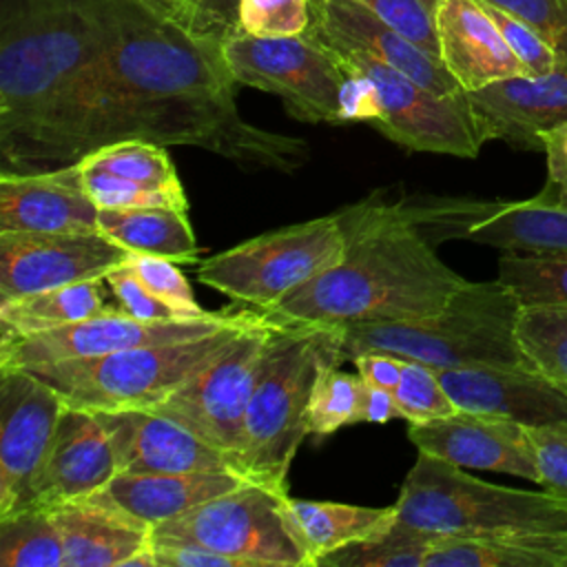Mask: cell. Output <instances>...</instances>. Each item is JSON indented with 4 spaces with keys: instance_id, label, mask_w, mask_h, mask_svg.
Returning <instances> with one entry per match:
<instances>
[{
    "instance_id": "obj_1",
    "label": "cell",
    "mask_w": 567,
    "mask_h": 567,
    "mask_svg": "<svg viewBox=\"0 0 567 567\" xmlns=\"http://www.w3.org/2000/svg\"><path fill=\"white\" fill-rule=\"evenodd\" d=\"M104 51L109 104L97 146L142 140L197 146L246 171L292 173L308 148L299 137L248 124L221 42L140 0H80Z\"/></svg>"
},
{
    "instance_id": "obj_2",
    "label": "cell",
    "mask_w": 567,
    "mask_h": 567,
    "mask_svg": "<svg viewBox=\"0 0 567 567\" xmlns=\"http://www.w3.org/2000/svg\"><path fill=\"white\" fill-rule=\"evenodd\" d=\"M109 104L100 33L80 0L0 2L2 173L82 162Z\"/></svg>"
},
{
    "instance_id": "obj_3",
    "label": "cell",
    "mask_w": 567,
    "mask_h": 567,
    "mask_svg": "<svg viewBox=\"0 0 567 567\" xmlns=\"http://www.w3.org/2000/svg\"><path fill=\"white\" fill-rule=\"evenodd\" d=\"M343 257L261 310L272 326L419 321L443 310L465 279L377 193L339 210Z\"/></svg>"
},
{
    "instance_id": "obj_4",
    "label": "cell",
    "mask_w": 567,
    "mask_h": 567,
    "mask_svg": "<svg viewBox=\"0 0 567 567\" xmlns=\"http://www.w3.org/2000/svg\"><path fill=\"white\" fill-rule=\"evenodd\" d=\"M332 361L343 363L341 328L272 326L241 423L235 472L244 481L288 492L292 458L308 434L310 392L321 368Z\"/></svg>"
},
{
    "instance_id": "obj_5",
    "label": "cell",
    "mask_w": 567,
    "mask_h": 567,
    "mask_svg": "<svg viewBox=\"0 0 567 567\" xmlns=\"http://www.w3.org/2000/svg\"><path fill=\"white\" fill-rule=\"evenodd\" d=\"M520 301L498 277L467 281L454 290L443 310L419 321L352 323L341 328V359L361 352H388L436 370L501 365L529 368L516 341Z\"/></svg>"
},
{
    "instance_id": "obj_6",
    "label": "cell",
    "mask_w": 567,
    "mask_h": 567,
    "mask_svg": "<svg viewBox=\"0 0 567 567\" xmlns=\"http://www.w3.org/2000/svg\"><path fill=\"white\" fill-rule=\"evenodd\" d=\"M394 509L401 520L441 536L567 529V503L554 494L487 483L425 452L405 474Z\"/></svg>"
},
{
    "instance_id": "obj_7",
    "label": "cell",
    "mask_w": 567,
    "mask_h": 567,
    "mask_svg": "<svg viewBox=\"0 0 567 567\" xmlns=\"http://www.w3.org/2000/svg\"><path fill=\"white\" fill-rule=\"evenodd\" d=\"M257 312L221 330L168 341L137 346L104 357L66 359L24 368L53 385L71 408L89 412L155 410L184 381L219 357Z\"/></svg>"
},
{
    "instance_id": "obj_8",
    "label": "cell",
    "mask_w": 567,
    "mask_h": 567,
    "mask_svg": "<svg viewBox=\"0 0 567 567\" xmlns=\"http://www.w3.org/2000/svg\"><path fill=\"white\" fill-rule=\"evenodd\" d=\"M346 252L339 213L268 230L199 264L197 281L261 310L332 268Z\"/></svg>"
},
{
    "instance_id": "obj_9",
    "label": "cell",
    "mask_w": 567,
    "mask_h": 567,
    "mask_svg": "<svg viewBox=\"0 0 567 567\" xmlns=\"http://www.w3.org/2000/svg\"><path fill=\"white\" fill-rule=\"evenodd\" d=\"M226 64L239 86L277 95L286 111L308 124H348L350 71L306 33L259 38L239 31L221 42Z\"/></svg>"
},
{
    "instance_id": "obj_10",
    "label": "cell",
    "mask_w": 567,
    "mask_h": 567,
    "mask_svg": "<svg viewBox=\"0 0 567 567\" xmlns=\"http://www.w3.org/2000/svg\"><path fill=\"white\" fill-rule=\"evenodd\" d=\"M390 210L410 224L430 246L467 239L501 252L567 257V210L545 206L534 197L523 202L403 195L388 202Z\"/></svg>"
},
{
    "instance_id": "obj_11",
    "label": "cell",
    "mask_w": 567,
    "mask_h": 567,
    "mask_svg": "<svg viewBox=\"0 0 567 567\" xmlns=\"http://www.w3.org/2000/svg\"><path fill=\"white\" fill-rule=\"evenodd\" d=\"M286 496L288 492L244 481L239 487L155 525L153 538L190 540L237 558L244 567H306V556L284 516Z\"/></svg>"
},
{
    "instance_id": "obj_12",
    "label": "cell",
    "mask_w": 567,
    "mask_h": 567,
    "mask_svg": "<svg viewBox=\"0 0 567 567\" xmlns=\"http://www.w3.org/2000/svg\"><path fill=\"white\" fill-rule=\"evenodd\" d=\"M346 66L365 75L381 104L372 126L408 151L476 157L485 137L467 93L439 95L359 49L328 47Z\"/></svg>"
},
{
    "instance_id": "obj_13",
    "label": "cell",
    "mask_w": 567,
    "mask_h": 567,
    "mask_svg": "<svg viewBox=\"0 0 567 567\" xmlns=\"http://www.w3.org/2000/svg\"><path fill=\"white\" fill-rule=\"evenodd\" d=\"M272 334L261 312L204 370L184 381L155 410L217 447L235 472L241 423Z\"/></svg>"
},
{
    "instance_id": "obj_14",
    "label": "cell",
    "mask_w": 567,
    "mask_h": 567,
    "mask_svg": "<svg viewBox=\"0 0 567 567\" xmlns=\"http://www.w3.org/2000/svg\"><path fill=\"white\" fill-rule=\"evenodd\" d=\"M248 312H208L177 321H144L122 308L106 306L86 319L27 337L0 339V368H33L66 359L104 357L137 346L202 337L237 323Z\"/></svg>"
},
{
    "instance_id": "obj_15",
    "label": "cell",
    "mask_w": 567,
    "mask_h": 567,
    "mask_svg": "<svg viewBox=\"0 0 567 567\" xmlns=\"http://www.w3.org/2000/svg\"><path fill=\"white\" fill-rule=\"evenodd\" d=\"M131 252L100 230H0V303L60 286L102 281Z\"/></svg>"
},
{
    "instance_id": "obj_16",
    "label": "cell",
    "mask_w": 567,
    "mask_h": 567,
    "mask_svg": "<svg viewBox=\"0 0 567 567\" xmlns=\"http://www.w3.org/2000/svg\"><path fill=\"white\" fill-rule=\"evenodd\" d=\"M64 408L60 392L31 370L0 368V518L31 507Z\"/></svg>"
},
{
    "instance_id": "obj_17",
    "label": "cell",
    "mask_w": 567,
    "mask_h": 567,
    "mask_svg": "<svg viewBox=\"0 0 567 567\" xmlns=\"http://www.w3.org/2000/svg\"><path fill=\"white\" fill-rule=\"evenodd\" d=\"M408 439L419 452L458 467L512 474L536 483V461L527 427L496 414L456 410L423 423H410Z\"/></svg>"
},
{
    "instance_id": "obj_18",
    "label": "cell",
    "mask_w": 567,
    "mask_h": 567,
    "mask_svg": "<svg viewBox=\"0 0 567 567\" xmlns=\"http://www.w3.org/2000/svg\"><path fill=\"white\" fill-rule=\"evenodd\" d=\"M310 24L303 31L323 47L359 49L439 93H461V84L445 64L385 24L357 0H308Z\"/></svg>"
},
{
    "instance_id": "obj_19",
    "label": "cell",
    "mask_w": 567,
    "mask_h": 567,
    "mask_svg": "<svg viewBox=\"0 0 567 567\" xmlns=\"http://www.w3.org/2000/svg\"><path fill=\"white\" fill-rule=\"evenodd\" d=\"M95 414L111 439L117 472H233L228 458L217 447L157 410Z\"/></svg>"
},
{
    "instance_id": "obj_20",
    "label": "cell",
    "mask_w": 567,
    "mask_h": 567,
    "mask_svg": "<svg viewBox=\"0 0 567 567\" xmlns=\"http://www.w3.org/2000/svg\"><path fill=\"white\" fill-rule=\"evenodd\" d=\"M64 567H155L153 525L97 492L51 507Z\"/></svg>"
},
{
    "instance_id": "obj_21",
    "label": "cell",
    "mask_w": 567,
    "mask_h": 567,
    "mask_svg": "<svg viewBox=\"0 0 567 567\" xmlns=\"http://www.w3.org/2000/svg\"><path fill=\"white\" fill-rule=\"evenodd\" d=\"M439 377L458 410L505 416L525 427L567 423V383L534 368H452Z\"/></svg>"
},
{
    "instance_id": "obj_22",
    "label": "cell",
    "mask_w": 567,
    "mask_h": 567,
    "mask_svg": "<svg viewBox=\"0 0 567 567\" xmlns=\"http://www.w3.org/2000/svg\"><path fill=\"white\" fill-rule=\"evenodd\" d=\"M485 142L543 151L540 135L567 122V64L545 75H514L465 91Z\"/></svg>"
},
{
    "instance_id": "obj_23",
    "label": "cell",
    "mask_w": 567,
    "mask_h": 567,
    "mask_svg": "<svg viewBox=\"0 0 567 567\" xmlns=\"http://www.w3.org/2000/svg\"><path fill=\"white\" fill-rule=\"evenodd\" d=\"M115 474V452L97 414L66 405L33 481L29 509H51L97 494Z\"/></svg>"
},
{
    "instance_id": "obj_24",
    "label": "cell",
    "mask_w": 567,
    "mask_h": 567,
    "mask_svg": "<svg viewBox=\"0 0 567 567\" xmlns=\"http://www.w3.org/2000/svg\"><path fill=\"white\" fill-rule=\"evenodd\" d=\"M80 162L42 173L0 171V230H100Z\"/></svg>"
},
{
    "instance_id": "obj_25",
    "label": "cell",
    "mask_w": 567,
    "mask_h": 567,
    "mask_svg": "<svg viewBox=\"0 0 567 567\" xmlns=\"http://www.w3.org/2000/svg\"><path fill=\"white\" fill-rule=\"evenodd\" d=\"M434 22L441 62L463 91L529 75L481 0H439Z\"/></svg>"
},
{
    "instance_id": "obj_26",
    "label": "cell",
    "mask_w": 567,
    "mask_h": 567,
    "mask_svg": "<svg viewBox=\"0 0 567 567\" xmlns=\"http://www.w3.org/2000/svg\"><path fill=\"white\" fill-rule=\"evenodd\" d=\"M241 483L244 478L235 472H117L100 492L155 527L239 487Z\"/></svg>"
},
{
    "instance_id": "obj_27",
    "label": "cell",
    "mask_w": 567,
    "mask_h": 567,
    "mask_svg": "<svg viewBox=\"0 0 567 567\" xmlns=\"http://www.w3.org/2000/svg\"><path fill=\"white\" fill-rule=\"evenodd\" d=\"M284 516L295 543L306 556V567H319L328 554L383 534L396 520V509L394 505L361 507L286 496Z\"/></svg>"
},
{
    "instance_id": "obj_28",
    "label": "cell",
    "mask_w": 567,
    "mask_h": 567,
    "mask_svg": "<svg viewBox=\"0 0 567 567\" xmlns=\"http://www.w3.org/2000/svg\"><path fill=\"white\" fill-rule=\"evenodd\" d=\"M425 567H567V529L441 536Z\"/></svg>"
},
{
    "instance_id": "obj_29",
    "label": "cell",
    "mask_w": 567,
    "mask_h": 567,
    "mask_svg": "<svg viewBox=\"0 0 567 567\" xmlns=\"http://www.w3.org/2000/svg\"><path fill=\"white\" fill-rule=\"evenodd\" d=\"M186 213L166 206L100 208L97 228L128 252L197 264L199 244Z\"/></svg>"
},
{
    "instance_id": "obj_30",
    "label": "cell",
    "mask_w": 567,
    "mask_h": 567,
    "mask_svg": "<svg viewBox=\"0 0 567 567\" xmlns=\"http://www.w3.org/2000/svg\"><path fill=\"white\" fill-rule=\"evenodd\" d=\"M102 281H82L22 295L0 303V339L47 332L106 308Z\"/></svg>"
},
{
    "instance_id": "obj_31",
    "label": "cell",
    "mask_w": 567,
    "mask_h": 567,
    "mask_svg": "<svg viewBox=\"0 0 567 567\" xmlns=\"http://www.w3.org/2000/svg\"><path fill=\"white\" fill-rule=\"evenodd\" d=\"M516 341L529 368L567 383V301L520 303Z\"/></svg>"
},
{
    "instance_id": "obj_32",
    "label": "cell",
    "mask_w": 567,
    "mask_h": 567,
    "mask_svg": "<svg viewBox=\"0 0 567 567\" xmlns=\"http://www.w3.org/2000/svg\"><path fill=\"white\" fill-rule=\"evenodd\" d=\"M439 538L441 534L419 529L396 516L383 534L328 554L319 567H425V558Z\"/></svg>"
},
{
    "instance_id": "obj_33",
    "label": "cell",
    "mask_w": 567,
    "mask_h": 567,
    "mask_svg": "<svg viewBox=\"0 0 567 567\" xmlns=\"http://www.w3.org/2000/svg\"><path fill=\"white\" fill-rule=\"evenodd\" d=\"M2 567H64V549L51 509H24L0 518Z\"/></svg>"
},
{
    "instance_id": "obj_34",
    "label": "cell",
    "mask_w": 567,
    "mask_h": 567,
    "mask_svg": "<svg viewBox=\"0 0 567 567\" xmlns=\"http://www.w3.org/2000/svg\"><path fill=\"white\" fill-rule=\"evenodd\" d=\"M82 166L106 171L117 177H126L148 186L182 188L177 171L164 146L142 140H122L95 148L82 162Z\"/></svg>"
},
{
    "instance_id": "obj_35",
    "label": "cell",
    "mask_w": 567,
    "mask_h": 567,
    "mask_svg": "<svg viewBox=\"0 0 567 567\" xmlns=\"http://www.w3.org/2000/svg\"><path fill=\"white\" fill-rule=\"evenodd\" d=\"M498 279L512 288L520 303L567 301V257L503 252Z\"/></svg>"
},
{
    "instance_id": "obj_36",
    "label": "cell",
    "mask_w": 567,
    "mask_h": 567,
    "mask_svg": "<svg viewBox=\"0 0 567 567\" xmlns=\"http://www.w3.org/2000/svg\"><path fill=\"white\" fill-rule=\"evenodd\" d=\"M361 377L354 372L339 370V363H326L315 381L310 392L308 410H306V425L308 434H332L343 425H352Z\"/></svg>"
},
{
    "instance_id": "obj_37",
    "label": "cell",
    "mask_w": 567,
    "mask_h": 567,
    "mask_svg": "<svg viewBox=\"0 0 567 567\" xmlns=\"http://www.w3.org/2000/svg\"><path fill=\"white\" fill-rule=\"evenodd\" d=\"M84 186L95 202L97 208H148V206H166L188 210V199L182 188H162L140 184L126 177L111 175L106 171L82 166Z\"/></svg>"
},
{
    "instance_id": "obj_38",
    "label": "cell",
    "mask_w": 567,
    "mask_h": 567,
    "mask_svg": "<svg viewBox=\"0 0 567 567\" xmlns=\"http://www.w3.org/2000/svg\"><path fill=\"white\" fill-rule=\"evenodd\" d=\"M394 396L401 410V419H405L408 423L432 421L458 410L445 392L439 370L414 359H403L401 379L394 388Z\"/></svg>"
},
{
    "instance_id": "obj_39",
    "label": "cell",
    "mask_w": 567,
    "mask_h": 567,
    "mask_svg": "<svg viewBox=\"0 0 567 567\" xmlns=\"http://www.w3.org/2000/svg\"><path fill=\"white\" fill-rule=\"evenodd\" d=\"M308 0H239V27L250 35H299L308 29Z\"/></svg>"
},
{
    "instance_id": "obj_40",
    "label": "cell",
    "mask_w": 567,
    "mask_h": 567,
    "mask_svg": "<svg viewBox=\"0 0 567 567\" xmlns=\"http://www.w3.org/2000/svg\"><path fill=\"white\" fill-rule=\"evenodd\" d=\"M128 264L137 272V277L144 281V286L155 297H159L164 303H168L173 310H177L182 317L208 315V310L199 308V303L195 301L190 284L184 277V272L179 270L177 261L166 259V257L131 252Z\"/></svg>"
},
{
    "instance_id": "obj_41",
    "label": "cell",
    "mask_w": 567,
    "mask_h": 567,
    "mask_svg": "<svg viewBox=\"0 0 567 567\" xmlns=\"http://www.w3.org/2000/svg\"><path fill=\"white\" fill-rule=\"evenodd\" d=\"M379 16L385 24L410 38L414 44L441 60L436 38V4L439 0H357Z\"/></svg>"
},
{
    "instance_id": "obj_42",
    "label": "cell",
    "mask_w": 567,
    "mask_h": 567,
    "mask_svg": "<svg viewBox=\"0 0 567 567\" xmlns=\"http://www.w3.org/2000/svg\"><path fill=\"white\" fill-rule=\"evenodd\" d=\"M536 461V483L567 503V423L527 427Z\"/></svg>"
},
{
    "instance_id": "obj_43",
    "label": "cell",
    "mask_w": 567,
    "mask_h": 567,
    "mask_svg": "<svg viewBox=\"0 0 567 567\" xmlns=\"http://www.w3.org/2000/svg\"><path fill=\"white\" fill-rule=\"evenodd\" d=\"M527 22L567 64V0H481Z\"/></svg>"
},
{
    "instance_id": "obj_44",
    "label": "cell",
    "mask_w": 567,
    "mask_h": 567,
    "mask_svg": "<svg viewBox=\"0 0 567 567\" xmlns=\"http://www.w3.org/2000/svg\"><path fill=\"white\" fill-rule=\"evenodd\" d=\"M483 4L487 9V13L494 18L505 42L509 44L514 55L523 62V66L527 69L529 75L551 73L560 64L556 51L527 22H523L520 18L498 9L494 4H487V2H483Z\"/></svg>"
},
{
    "instance_id": "obj_45",
    "label": "cell",
    "mask_w": 567,
    "mask_h": 567,
    "mask_svg": "<svg viewBox=\"0 0 567 567\" xmlns=\"http://www.w3.org/2000/svg\"><path fill=\"white\" fill-rule=\"evenodd\" d=\"M104 284L111 288V292L120 301V308L137 319H144V321L193 319V317H182L177 310H173L168 303H164L159 297H155L144 286V281L137 277V272L131 268L128 261L117 266L115 270H111L104 277Z\"/></svg>"
},
{
    "instance_id": "obj_46",
    "label": "cell",
    "mask_w": 567,
    "mask_h": 567,
    "mask_svg": "<svg viewBox=\"0 0 567 567\" xmlns=\"http://www.w3.org/2000/svg\"><path fill=\"white\" fill-rule=\"evenodd\" d=\"M540 142L547 159V179L534 199L545 206L567 210V122L545 131Z\"/></svg>"
},
{
    "instance_id": "obj_47",
    "label": "cell",
    "mask_w": 567,
    "mask_h": 567,
    "mask_svg": "<svg viewBox=\"0 0 567 567\" xmlns=\"http://www.w3.org/2000/svg\"><path fill=\"white\" fill-rule=\"evenodd\" d=\"M155 567H244L237 558L177 538H153Z\"/></svg>"
},
{
    "instance_id": "obj_48",
    "label": "cell",
    "mask_w": 567,
    "mask_h": 567,
    "mask_svg": "<svg viewBox=\"0 0 567 567\" xmlns=\"http://www.w3.org/2000/svg\"><path fill=\"white\" fill-rule=\"evenodd\" d=\"M190 29L217 42L239 33V0H195V18Z\"/></svg>"
},
{
    "instance_id": "obj_49",
    "label": "cell",
    "mask_w": 567,
    "mask_h": 567,
    "mask_svg": "<svg viewBox=\"0 0 567 567\" xmlns=\"http://www.w3.org/2000/svg\"><path fill=\"white\" fill-rule=\"evenodd\" d=\"M357 374L361 377L363 383L377 385V388H385L392 390L399 385L401 379V368H403V359L388 354V352H361L352 359Z\"/></svg>"
},
{
    "instance_id": "obj_50",
    "label": "cell",
    "mask_w": 567,
    "mask_h": 567,
    "mask_svg": "<svg viewBox=\"0 0 567 567\" xmlns=\"http://www.w3.org/2000/svg\"><path fill=\"white\" fill-rule=\"evenodd\" d=\"M392 419H401V410L392 390L377 388L370 383H361L359 401L354 410V423H388Z\"/></svg>"
},
{
    "instance_id": "obj_51",
    "label": "cell",
    "mask_w": 567,
    "mask_h": 567,
    "mask_svg": "<svg viewBox=\"0 0 567 567\" xmlns=\"http://www.w3.org/2000/svg\"><path fill=\"white\" fill-rule=\"evenodd\" d=\"M146 7L186 24L188 29L193 27V18H195V0H140Z\"/></svg>"
}]
</instances>
